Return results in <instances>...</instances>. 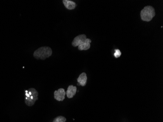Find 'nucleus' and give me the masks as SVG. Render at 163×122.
<instances>
[{
    "label": "nucleus",
    "instance_id": "nucleus-1",
    "mask_svg": "<svg viewBox=\"0 0 163 122\" xmlns=\"http://www.w3.org/2000/svg\"><path fill=\"white\" fill-rule=\"evenodd\" d=\"M52 54V51L50 47H42L35 51L33 56L38 60H44L51 56Z\"/></svg>",
    "mask_w": 163,
    "mask_h": 122
},
{
    "label": "nucleus",
    "instance_id": "nucleus-2",
    "mask_svg": "<svg viewBox=\"0 0 163 122\" xmlns=\"http://www.w3.org/2000/svg\"><path fill=\"white\" fill-rule=\"evenodd\" d=\"M38 92L34 88H31L28 90H25V104L28 106H32L38 99Z\"/></svg>",
    "mask_w": 163,
    "mask_h": 122
},
{
    "label": "nucleus",
    "instance_id": "nucleus-3",
    "mask_svg": "<svg viewBox=\"0 0 163 122\" xmlns=\"http://www.w3.org/2000/svg\"><path fill=\"white\" fill-rule=\"evenodd\" d=\"M141 17L144 21L150 22L155 16L154 8L151 6H147L141 11Z\"/></svg>",
    "mask_w": 163,
    "mask_h": 122
},
{
    "label": "nucleus",
    "instance_id": "nucleus-4",
    "mask_svg": "<svg viewBox=\"0 0 163 122\" xmlns=\"http://www.w3.org/2000/svg\"><path fill=\"white\" fill-rule=\"evenodd\" d=\"M86 39V36L85 34L79 35L76 36L72 42V45L74 47H78L79 45L82 44Z\"/></svg>",
    "mask_w": 163,
    "mask_h": 122
},
{
    "label": "nucleus",
    "instance_id": "nucleus-5",
    "mask_svg": "<svg viewBox=\"0 0 163 122\" xmlns=\"http://www.w3.org/2000/svg\"><path fill=\"white\" fill-rule=\"evenodd\" d=\"M54 98L57 101H63L65 98V96L66 95V92L64 89H59L58 90L55 91Z\"/></svg>",
    "mask_w": 163,
    "mask_h": 122
},
{
    "label": "nucleus",
    "instance_id": "nucleus-6",
    "mask_svg": "<svg viewBox=\"0 0 163 122\" xmlns=\"http://www.w3.org/2000/svg\"><path fill=\"white\" fill-rule=\"evenodd\" d=\"M77 92L76 86H73V85H70L66 91V96L68 98H72L75 95Z\"/></svg>",
    "mask_w": 163,
    "mask_h": 122
},
{
    "label": "nucleus",
    "instance_id": "nucleus-7",
    "mask_svg": "<svg viewBox=\"0 0 163 122\" xmlns=\"http://www.w3.org/2000/svg\"><path fill=\"white\" fill-rule=\"evenodd\" d=\"M77 82H78L79 86H84L86 85L87 82V76L85 72H83L80 75L79 77L77 79Z\"/></svg>",
    "mask_w": 163,
    "mask_h": 122
},
{
    "label": "nucleus",
    "instance_id": "nucleus-8",
    "mask_svg": "<svg viewBox=\"0 0 163 122\" xmlns=\"http://www.w3.org/2000/svg\"><path fill=\"white\" fill-rule=\"evenodd\" d=\"M92 40L86 38V40L82 44L78 46V49L79 51H86L88 50L90 48V42Z\"/></svg>",
    "mask_w": 163,
    "mask_h": 122
},
{
    "label": "nucleus",
    "instance_id": "nucleus-9",
    "mask_svg": "<svg viewBox=\"0 0 163 122\" xmlns=\"http://www.w3.org/2000/svg\"><path fill=\"white\" fill-rule=\"evenodd\" d=\"M63 2L65 7L68 10H74L77 5L74 1L69 0H63Z\"/></svg>",
    "mask_w": 163,
    "mask_h": 122
},
{
    "label": "nucleus",
    "instance_id": "nucleus-10",
    "mask_svg": "<svg viewBox=\"0 0 163 122\" xmlns=\"http://www.w3.org/2000/svg\"><path fill=\"white\" fill-rule=\"evenodd\" d=\"M66 121V119L65 117L63 116H59L55 118L53 122H65Z\"/></svg>",
    "mask_w": 163,
    "mask_h": 122
},
{
    "label": "nucleus",
    "instance_id": "nucleus-11",
    "mask_svg": "<svg viewBox=\"0 0 163 122\" xmlns=\"http://www.w3.org/2000/svg\"><path fill=\"white\" fill-rule=\"evenodd\" d=\"M121 54H122V53L119 49H116L114 50V56L116 58L120 57Z\"/></svg>",
    "mask_w": 163,
    "mask_h": 122
}]
</instances>
